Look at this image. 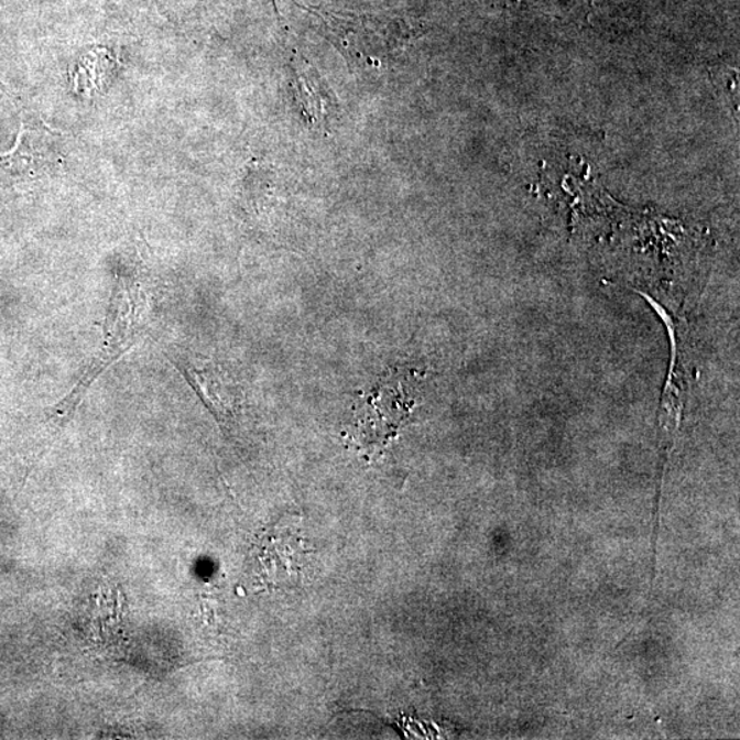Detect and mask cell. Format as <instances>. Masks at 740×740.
I'll return each mask as SVG.
<instances>
[{
	"mask_svg": "<svg viewBox=\"0 0 740 740\" xmlns=\"http://www.w3.org/2000/svg\"><path fill=\"white\" fill-rule=\"evenodd\" d=\"M167 358L178 369L204 406L213 414L224 431L235 427L243 406V392L226 369L204 358L167 352Z\"/></svg>",
	"mask_w": 740,
	"mask_h": 740,
	"instance_id": "obj_3",
	"label": "cell"
},
{
	"mask_svg": "<svg viewBox=\"0 0 740 740\" xmlns=\"http://www.w3.org/2000/svg\"><path fill=\"white\" fill-rule=\"evenodd\" d=\"M306 10L318 15L327 28L329 41L347 58L366 62L370 66H381L394 59L416 35V28L413 30L401 17L333 14Z\"/></svg>",
	"mask_w": 740,
	"mask_h": 740,
	"instance_id": "obj_2",
	"label": "cell"
},
{
	"mask_svg": "<svg viewBox=\"0 0 740 740\" xmlns=\"http://www.w3.org/2000/svg\"><path fill=\"white\" fill-rule=\"evenodd\" d=\"M145 311H148V295L143 291L142 283L134 274L127 272L117 274L104 325L102 346L75 389L55 406L54 418L57 422L70 418L94 381L137 344L144 328Z\"/></svg>",
	"mask_w": 740,
	"mask_h": 740,
	"instance_id": "obj_1",
	"label": "cell"
}]
</instances>
